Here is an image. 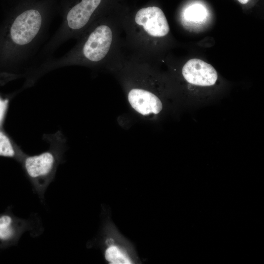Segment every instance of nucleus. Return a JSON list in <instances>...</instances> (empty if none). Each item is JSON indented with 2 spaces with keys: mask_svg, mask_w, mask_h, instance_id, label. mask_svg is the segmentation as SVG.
I'll return each instance as SVG.
<instances>
[{
  "mask_svg": "<svg viewBox=\"0 0 264 264\" xmlns=\"http://www.w3.org/2000/svg\"><path fill=\"white\" fill-rule=\"evenodd\" d=\"M182 74L189 83L199 86H212L218 79V73L214 67L198 59L188 61L182 67Z\"/></svg>",
  "mask_w": 264,
  "mask_h": 264,
  "instance_id": "obj_6",
  "label": "nucleus"
},
{
  "mask_svg": "<svg viewBox=\"0 0 264 264\" xmlns=\"http://www.w3.org/2000/svg\"><path fill=\"white\" fill-rule=\"evenodd\" d=\"M12 207L8 206L0 214V248L6 249L16 244L22 235L33 231L35 227L33 219H21L16 216Z\"/></svg>",
  "mask_w": 264,
  "mask_h": 264,
  "instance_id": "obj_5",
  "label": "nucleus"
},
{
  "mask_svg": "<svg viewBox=\"0 0 264 264\" xmlns=\"http://www.w3.org/2000/svg\"><path fill=\"white\" fill-rule=\"evenodd\" d=\"M123 11L108 10L97 19L63 56L47 58L34 67L36 71L80 65L107 68L125 50Z\"/></svg>",
  "mask_w": 264,
  "mask_h": 264,
  "instance_id": "obj_2",
  "label": "nucleus"
},
{
  "mask_svg": "<svg viewBox=\"0 0 264 264\" xmlns=\"http://www.w3.org/2000/svg\"><path fill=\"white\" fill-rule=\"evenodd\" d=\"M8 106L7 100L0 98V127L3 122Z\"/></svg>",
  "mask_w": 264,
  "mask_h": 264,
  "instance_id": "obj_9",
  "label": "nucleus"
},
{
  "mask_svg": "<svg viewBox=\"0 0 264 264\" xmlns=\"http://www.w3.org/2000/svg\"><path fill=\"white\" fill-rule=\"evenodd\" d=\"M122 26L126 51L150 61L158 40L170 32L164 12L154 5L143 6L132 13L124 10Z\"/></svg>",
  "mask_w": 264,
  "mask_h": 264,
  "instance_id": "obj_3",
  "label": "nucleus"
},
{
  "mask_svg": "<svg viewBox=\"0 0 264 264\" xmlns=\"http://www.w3.org/2000/svg\"><path fill=\"white\" fill-rule=\"evenodd\" d=\"M106 260L112 264H130L132 260L118 246L114 245L109 246L105 251Z\"/></svg>",
  "mask_w": 264,
  "mask_h": 264,
  "instance_id": "obj_7",
  "label": "nucleus"
},
{
  "mask_svg": "<svg viewBox=\"0 0 264 264\" xmlns=\"http://www.w3.org/2000/svg\"><path fill=\"white\" fill-rule=\"evenodd\" d=\"M52 6L50 1L24 3L0 26V75L36 63L51 22Z\"/></svg>",
  "mask_w": 264,
  "mask_h": 264,
  "instance_id": "obj_1",
  "label": "nucleus"
},
{
  "mask_svg": "<svg viewBox=\"0 0 264 264\" xmlns=\"http://www.w3.org/2000/svg\"><path fill=\"white\" fill-rule=\"evenodd\" d=\"M239 2H240L242 4H244L247 3L249 0H237Z\"/></svg>",
  "mask_w": 264,
  "mask_h": 264,
  "instance_id": "obj_10",
  "label": "nucleus"
},
{
  "mask_svg": "<svg viewBox=\"0 0 264 264\" xmlns=\"http://www.w3.org/2000/svg\"><path fill=\"white\" fill-rule=\"evenodd\" d=\"M206 16L204 8L200 5H193L187 8L184 12L185 18L193 22L202 21Z\"/></svg>",
  "mask_w": 264,
  "mask_h": 264,
  "instance_id": "obj_8",
  "label": "nucleus"
},
{
  "mask_svg": "<svg viewBox=\"0 0 264 264\" xmlns=\"http://www.w3.org/2000/svg\"><path fill=\"white\" fill-rule=\"evenodd\" d=\"M56 158L54 154L46 152L40 154L28 156L24 161V167L34 189L42 200L52 180Z\"/></svg>",
  "mask_w": 264,
  "mask_h": 264,
  "instance_id": "obj_4",
  "label": "nucleus"
}]
</instances>
